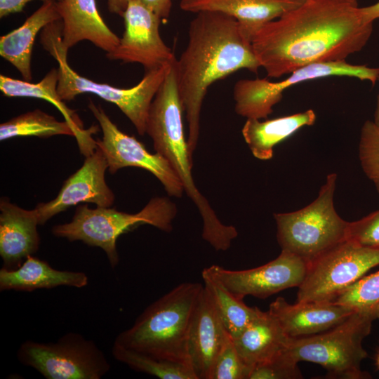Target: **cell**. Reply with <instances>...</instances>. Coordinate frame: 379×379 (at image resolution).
I'll use <instances>...</instances> for the list:
<instances>
[{
  "label": "cell",
  "instance_id": "6da1fadb",
  "mask_svg": "<svg viewBox=\"0 0 379 379\" xmlns=\"http://www.w3.org/2000/svg\"><path fill=\"white\" fill-rule=\"evenodd\" d=\"M357 0H305L262 27L251 45L268 77L314 63L342 61L360 51L373 32Z\"/></svg>",
  "mask_w": 379,
  "mask_h": 379
},
{
  "label": "cell",
  "instance_id": "7a4b0ae2",
  "mask_svg": "<svg viewBox=\"0 0 379 379\" xmlns=\"http://www.w3.org/2000/svg\"><path fill=\"white\" fill-rule=\"evenodd\" d=\"M260 67L251 42L235 18L215 11L196 13L190 23L187 46L175 60L192 159L199 137L201 107L209 86L239 69L255 73Z\"/></svg>",
  "mask_w": 379,
  "mask_h": 379
},
{
  "label": "cell",
  "instance_id": "3957f363",
  "mask_svg": "<svg viewBox=\"0 0 379 379\" xmlns=\"http://www.w3.org/2000/svg\"><path fill=\"white\" fill-rule=\"evenodd\" d=\"M175 60L172 63L149 107L146 133L180 179L184 192L196 205L203 221L202 237L216 251H226L238 232L223 224L197 187L192 175L193 159L185 138L184 109L178 91Z\"/></svg>",
  "mask_w": 379,
  "mask_h": 379
},
{
  "label": "cell",
  "instance_id": "277c9868",
  "mask_svg": "<svg viewBox=\"0 0 379 379\" xmlns=\"http://www.w3.org/2000/svg\"><path fill=\"white\" fill-rule=\"evenodd\" d=\"M203 289L199 283L176 286L149 305L114 343L158 358L190 363L189 331Z\"/></svg>",
  "mask_w": 379,
  "mask_h": 379
},
{
  "label": "cell",
  "instance_id": "5b68a950",
  "mask_svg": "<svg viewBox=\"0 0 379 379\" xmlns=\"http://www.w3.org/2000/svg\"><path fill=\"white\" fill-rule=\"evenodd\" d=\"M62 23L55 21L43 29L41 43L58 63V93L63 101L73 100L81 93H93L116 105L128 118L140 135L146 133L151 103L172 63L147 70L135 86L122 88L98 83L82 77L67 63V51L62 45Z\"/></svg>",
  "mask_w": 379,
  "mask_h": 379
},
{
  "label": "cell",
  "instance_id": "8992f818",
  "mask_svg": "<svg viewBox=\"0 0 379 379\" xmlns=\"http://www.w3.org/2000/svg\"><path fill=\"white\" fill-rule=\"evenodd\" d=\"M379 319V302L356 309L336 326L318 334L290 338L284 351L296 361H310L324 367L327 378L366 379L361 368L368 353L362 346Z\"/></svg>",
  "mask_w": 379,
  "mask_h": 379
},
{
  "label": "cell",
  "instance_id": "52a82bcc",
  "mask_svg": "<svg viewBox=\"0 0 379 379\" xmlns=\"http://www.w3.org/2000/svg\"><path fill=\"white\" fill-rule=\"evenodd\" d=\"M177 214L175 204L166 197H154L139 212L128 213L109 207L90 208L79 205L72 221L55 225L52 233L70 241L102 248L109 265L114 268L119 263L117 241L119 236L140 225H150L164 232L173 230L172 222Z\"/></svg>",
  "mask_w": 379,
  "mask_h": 379
},
{
  "label": "cell",
  "instance_id": "ba28073f",
  "mask_svg": "<svg viewBox=\"0 0 379 379\" xmlns=\"http://www.w3.org/2000/svg\"><path fill=\"white\" fill-rule=\"evenodd\" d=\"M336 182L337 174H328L317 197L309 205L293 212L274 213L281 251L309 263L347 239L350 222L338 214L333 204Z\"/></svg>",
  "mask_w": 379,
  "mask_h": 379
},
{
  "label": "cell",
  "instance_id": "9c48e42d",
  "mask_svg": "<svg viewBox=\"0 0 379 379\" xmlns=\"http://www.w3.org/2000/svg\"><path fill=\"white\" fill-rule=\"evenodd\" d=\"M17 357L22 364L47 379H100L110 370L96 344L74 332L54 343L27 340L20 345Z\"/></svg>",
  "mask_w": 379,
  "mask_h": 379
},
{
  "label": "cell",
  "instance_id": "30bf717a",
  "mask_svg": "<svg viewBox=\"0 0 379 379\" xmlns=\"http://www.w3.org/2000/svg\"><path fill=\"white\" fill-rule=\"evenodd\" d=\"M379 265V247L345 239L308 263L296 302L333 301L343 291Z\"/></svg>",
  "mask_w": 379,
  "mask_h": 379
},
{
  "label": "cell",
  "instance_id": "8fae6325",
  "mask_svg": "<svg viewBox=\"0 0 379 379\" xmlns=\"http://www.w3.org/2000/svg\"><path fill=\"white\" fill-rule=\"evenodd\" d=\"M334 76L354 77L368 81L374 85L378 81L379 68L352 65L342 60L302 67L278 82L259 78L240 79L233 88L235 112L246 119H265L272 114L273 107L281 100L284 91L290 86L306 81Z\"/></svg>",
  "mask_w": 379,
  "mask_h": 379
},
{
  "label": "cell",
  "instance_id": "7c38bea8",
  "mask_svg": "<svg viewBox=\"0 0 379 379\" xmlns=\"http://www.w3.org/2000/svg\"><path fill=\"white\" fill-rule=\"evenodd\" d=\"M88 107L102 129V138L95 142L106 159L110 173L125 167L140 168L153 174L169 196L182 197V185L166 159L157 152L150 153L134 136L119 130L100 105L90 100Z\"/></svg>",
  "mask_w": 379,
  "mask_h": 379
},
{
  "label": "cell",
  "instance_id": "4fadbf2b",
  "mask_svg": "<svg viewBox=\"0 0 379 379\" xmlns=\"http://www.w3.org/2000/svg\"><path fill=\"white\" fill-rule=\"evenodd\" d=\"M225 287L236 297L265 299L286 288L299 287L306 276L308 262L286 251L258 267L231 270L217 265L208 267Z\"/></svg>",
  "mask_w": 379,
  "mask_h": 379
},
{
  "label": "cell",
  "instance_id": "5bb4252c",
  "mask_svg": "<svg viewBox=\"0 0 379 379\" xmlns=\"http://www.w3.org/2000/svg\"><path fill=\"white\" fill-rule=\"evenodd\" d=\"M123 18L124 32L118 46L107 53L109 60L139 63L147 71L176 59L159 34L162 20L153 11L138 0H130Z\"/></svg>",
  "mask_w": 379,
  "mask_h": 379
},
{
  "label": "cell",
  "instance_id": "9a60e30c",
  "mask_svg": "<svg viewBox=\"0 0 379 379\" xmlns=\"http://www.w3.org/2000/svg\"><path fill=\"white\" fill-rule=\"evenodd\" d=\"M107 167L102 152L96 147L86 156L81 167L64 182L55 199L35 207L39 224L44 225L53 216L80 203L111 206L115 197L105 181Z\"/></svg>",
  "mask_w": 379,
  "mask_h": 379
},
{
  "label": "cell",
  "instance_id": "2e32d148",
  "mask_svg": "<svg viewBox=\"0 0 379 379\" xmlns=\"http://www.w3.org/2000/svg\"><path fill=\"white\" fill-rule=\"evenodd\" d=\"M230 337L204 287L187 340L189 361L197 379H209L213 364Z\"/></svg>",
  "mask_w": 379,
  "mask_h": 379
},
{
  "label": "cell",
  "instance_id": "e0dca14e",
  "mask_svg": "<svg viewBox=\"0 0 379 379\" xmlns=\"http://www.w3.org/2000/svg\"><path fill=\"white\" fill-rule=\"evenodd\" d=\"M356 309L334 301L288 303L279 297L268 312L290 338H299L326 331L345 321Z\"/></svg>",
  "mask_w": 379,
  "mask_h": 379
},
{
  "label": "cell",
  "instance_id": "ac0fdd59",
  "mask_svg": "<svg viewBox=\"0 0 379 379\" xmlns=\"http://www.w3.org/2000/svg\"><path fill=\"white\" fill-rule=\"evenodd\" d=\"M0 212L2 267L16 270L39 249L38 217L34 208H22L4 198L0 201Z\"/></svg>",
  "mask_w": 379,
  "mask_h": 379
},
{
  "label": "cell",
  "instance_id": "d6986e66",
  "mask_svg": "<svg viewBox=\"0 0 379 379\" xmlns=\"http://www.w3.org/2000/svg\"><path fill=\"white\" fill-rule=\"evenodd\" d=\"M305 0H181L180 8L197 13L215 11L235 18L251 41L265 24L295 8Z\"/></svg>",
  "mask_w": 379,
  "mask_h": 379
},
{
  "label": "cell",
  "instance_id": "ffe728a7",
  "mask_svg": "<svg viewBox=\"0 0 379 379\" xmlns=\"http://www.w3.org/2000/svg\"><path fill=\"white\" fill-rule=\"evenodd\" d=\"M56 5L62 22V45L67 51L84 40L107 53L118 46L119 37L100 16L95 0H61Z\"/></svg>",
  "mask_w": 379,
  "mask_h": 379
},
{
  "label": "cell",
  "instance_id": "44dd1931",
  "mask_svg": "<svg viewBox=\"0 0 379 379\" xmlns=\"http://www.w3.org/2000/svg\"><path fill=\"white\" fill-rule=\"evenodd\" d=\"M289 339L278 321L268 311L259 309L255 317L233 342L241 359L251 371L281 352Z\"/></svg>",
  "mask_w": 379,
  "mask_h": 379
},
{
  "label": "cell",
  "instance_id": "7402d4cb",
  "mask_svg": "<svg viewBox=\"0 0 379 379\" xmlns=\"http://www.w3.org/2000/svg\"><path fill=\"white\" fill-rule=\"evenodd\" d=\"M88 283L82 272L64 271L53 268L48 262L33 255L28 256L16 270H0V291L31 292L40 288L70 286L78 288Z\"/></svg>",
  "mask_w": 379,
  "mask_h": 379
},
{
  "label": "cell",
  "instance_id": "603a6c76",
  "mask_svg": "<svg viewBox=\"0 0 379 379\" xmlns=\"http://www.w3.org/2000/svg\"><path fill=\"white\" fill-rule=\"evenodd\" d=\"M60 19L56 1H44L21 26L0 37L1 56L18 70L25 81L32 79L31 59L36 34Z\"/></svg>",
  "mask_w": 379,
  "mask_h": 379
},
{
  "label": "cell",
  "instance_id": "cb8c5ba5",
  "mask_svg": "<svg viewBox=\"0 0 379 379\" xmlns=\"http://www.w3.org/2000/svg\"><path fill=\"white\" fill-rule=\"evenodd\" d=\"M315 121L316 114L312 109L265 121L246 119L241 133L254 157L269 160L277 144L302 127L313 125Z\"/></svg>",
  "mask_w": 379,
  "mask_h": 379
},
{
  "label": "cell",
  "instance_id": "d4e9b609",
  "mask_svg": "<svg viewBox=\"0 0 379 379\" xmlns=\"http://www.w3.org/2000/svg\"><path fill=\"white\" fill-rule=\"evenodd\" d=\"M57 135L76 137L81 152L85 155L96 147L95 140L83 136L69 122L60 121L39 109L13 117L0 125L1 141L15 137L49 138Z\"/></svg>",
  "mask_w": 379,
  "mask_h": 379
},
{
  "label": "cell",
  "instance_id": "484cf974",
  "mask_svg": "<svg viewBox=\"0 0 379 379\" xmlns=\"http://www.w3.org/2000/svg\"><path fill=\"white\" fill-rule=\"evenodd\" d=\"M58 71L53 68L39 82L34 84L0 75V90L6 97L34 98L46 100L56 107L65 121L72 124L85 138L91 139V134L98 131L94 126L87 130L76 112L68 108L60 98L58 90Z\"/></svg>",
  "mask_w": 379,
  "mask_h": 379
},
{
  "label": "cell",
  "instance_id": "4316f807",
  "mask_svg": "<svg viewBox=\"0 0 379 379\" xmlns=\"http://www.w3.org/2000/svg\"><path fill=\"white\" fill-rule=\"evenodd\" d=\"M204 287L232 339L237 338L257 315L259 308L250 307L228 291L209 267L201 272Z\"/></svg>",
  "mask_w": 379,
  "mask_h": 379
},
{
  "label": "cell",
  "instance_id": "83f0119b",
  "mask_svg": "<svg viewBox=\"0 0 379 379\" xmlns=\"http://www.w3.org/2000/svg\"><path fill=\"white\" fill-rule=\"evenodd\" d=\"M112 356L133 370L161 379H197L189 362L161 359L114 343Z\"/></svg>",
  "mask_w": 379,
  "mask_h": 379
},
{
  "label": "cell",
  "instance_id": "f1b7e54d",
  "mask_svg": "<svg viewBox=\"0 0 379 379\" xmlns=\"http://www.w3.org/2000/svg\"><path fill=\"white\" fill-rule=\"evenodd\" d=\"M359 159L364 173L379 194V127L373 121H366L361 127Z\"/></svg>",
  "mask_w": 379,
  "mask_h": 379
},
{
  "label": "cell",
  "instance_id": "f546056e",
  "mask_svg": "<svg viewBox=\"0 0 379 379\" xmlns=\"http://www.w3.org/2000/svg\"><path fill=\"white\" fill-rule=\"evenodd\" d=\"M333 301L354 308L379 302V271L362 277L343 291Z\"/></svg>",
  "mask_w": 379,
  "mask_h": 379
},
{
  "label": "cell",
  "instance_id": "4dcf8cb0",
  "mask_svg": "<svg viewBox=\"0 0 379 379\" xmlns=\"http://www.w3.org/2000/svg\"><path fill=\"white\" fill-rule=\"evenodd\" d=\"M250 373L230 337L215 359L209 379H248Z\"/></svg>",
  "mask_w": 379,
  "mask_h": 379
},
{
  "label": "cell",
  "instance_id": "1f68e13d",
  "mask_svg": "<svg viewBox=\"0 0 379 379\" xmlns=\"http://www.w3.org/2000/svg\"><path fill=\"white\" fill-rule=\"evenodd\" d=\"M298 363L284 350L271 360L253 368L248 379L302 378Z\"/></svg>",
  "mask_w": 379,
  "mask_h": 379
},
{
  "label": "cell",
  "instance_id": "d6a6232c",
  "mask_svg": "<svg viewBox=\"0 0 379 379\" xmlns=\"http://www.w3.org/2000/svg\"><path fill=\"white\" fill-rule=\"evenodd\" d=\"M347 239L366 247H379V209L350 222Z\"/></svg>",
  "mask_w": 379,
  "mask_h": 379
},
{
  "label": "cell",
  "instance_id": "836d02e7",
  "mask_svg": "<svg viewBox=\"0 0 379 379\" xmlns=\"http://www.w3.org/2000/svg\"><path fill=\"white\" fill-rule=\"evenodd\" d=\"M144 6L153 11L161 20L167 19L170 15L172 0H138Z\"/></svg>",
  "mask_w": 379,
  "mask_h": 379
},
{
  "label": "cell",
  "instance_id": "e575fe53",
  "mask_svg": "<svg viewBox=\"0 0 379 379\" xmlns=\"http://www.w3.org/2000/svg\"><path fill=\"white\" fill-rule=\"evenodd\" d=\"M33 0H0V18L22 12L25 6ZM43 2L50 0H41Z\"/></svg>",
  "mask_w": 379,
  "mask_h": 379
},
{
  "label": "cell",
  "instance_id": "d590c367",
  "mask_svg": "<svg viewBox=\"0 0 379 379\" xmlns=\"http://www.w3.org/2000/svg\"><path fill=\"white\" fill-rule=\"evenodd\" d=\"M129 1L130 0H107L108 9L112 13L123 17Z\"/></svg>",
  "mask_w": 379,
  "mask_h": 379
},
{
  "label": "cell",
  "instance_id": "8d00e7d4",
  "mask_svg": "<svg viewBox=\"0 0 379 379\" xmlns=\"http://www.w3.org/2000/svg\"><path fill=\"white\" fill-rule=\"evenodd\" d=\"M361 10L367 21L373 22L379 19V1L372 5L361 7Z\"/></svg>",
  "mask_w": 379,
  "mask_h": 379
},
{
  "label": "cell",
  "instance_id": "74e56055",
  "mask_svg": "<svg viewBox=\"0 0 379 379\" xmlns=\"http://www.w3.org/2000/svg\"><path fill=\"white\" fill-rule=\"evenodd\" d=\"M378 81H379V76L378 78ZM373 123L379 127V95L378 96L377 99V104L374 113V118H373Z\"/></svg>",
  "mask_w": 379,
  "mask_h": 379
},
{
  "label": "cell",
  "instance_id": "f35d334b",
  "mask_svg": "<svg viewBox=\"0 0 379 379\" xmlns=\"http://www.w3.org/2000/svg\"><path fill=\"white\" fill-rule=\"evenodd\" d=\"M377 362H378V366H379V354H378V357Z\"/></svg>",
  "mask_w": 379,
  "mask_h": 379
},
{
  "label": "cell",
  "instance_id": "ab89813d",
  "mask_svg": "<svg viewBox=\"0 0 379 379\" xmlns=\"http://www.w3.org/2000/svg\"><path fill=\"white\" fill-rule=\"evenodd\" d=\"M55 1H61V0H55Z\"/></svg>",
  "mask_w": 379,
  "mask_h": 379
}]
</instances>
